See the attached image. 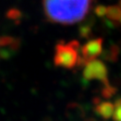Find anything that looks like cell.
<instances>
[{"instance_id": "cell-1", "label": "cell", "mask_w": 121, "mask_h": 121, "mask_svg": "<svg viewBox=\"0 0 121 121\" xmlns=\"http://www.w3.org/2000/svg\"><path fill=\"white\" fill-rule=\"evenodd\" d=\"M46 18L53 23L71 25L82 21L91 0H42Z\"/></svg>"}, {"instance_id": "cell-2", "label": "cell", "mask_w": 121, "mask_h": 121, "mask_svg": "<svg viewBox=\"0 0 121 121\" xmlns=\"http://www.w3.org/2000/svg\"><path fill=\"white\" fill-rule=\"evenodd\" d=\"M80 43L73 39L67 43L59 41L55 47L54 65L65 69H73L77 65L79 59Z\"/></svg>"}, {"instance_id": "cell-3", "label": "cell", "mask_w": 121, "mask_h": 121, "mask_svg": "<svg viewBox=\"0 0 121 121\" xmlns=\"http://www.w3.org/2000/svg\"><path fill=\"white\" fill-rule=\"evenodd\" d=\"M85 80H99L104 85L109 84L108 77V68L101 60L93 59L87 63L82 72Z\"/></svg>"}, {"instance_id": "cell-4", "label": "cell", "mask_w": 121, "mask_h": 121, "mask_svg": "<svg viewBox=\"0 0 121 121\" xmlns=\"http://www.w3.org/2000/svg\"><path fill=\"white\" fill-rule=\"evenodd\" d=\"M102 44H103L102 38L90 39L88 42L84 44L81 48L82 56H79L77 62L78 66L84 67L87 63H89L93 59H96V57L100 56L102 53Z\"/></svg>"}, {"instance_id": "cell-5", "label": "cell", "mask_w": 121, "mask_h": 121, "mask_svg": "<svg viewBox=\"0 0 121 121\" xmlns=\"http://www.w3.org/2000/svg\"><path fill=\"white\" fill-rule=\"evenodd\" d=\"M21 47V39L11 37H0V57L4 60L10 59Z\"/></svg>"}, {"instance_id": "cell-6", "label": "cell", "mask_w": 121, "mask_h": 121, "mask_svg": "<svg viewBox=\"0 0 121 121\" xmlns=\"http://www.w3.org/2000/svg\"><path fill=\"white\" fill-rule=\"evenodd\" d=\"M94 111L99 116L102 117L103 119L107 120L109 119L113 116L115 106L110 101H99V103L94 105Z\"/></svg>"}, {"instance_id": "cell-7", "label": "cell", "mask_w": 121, "mask_h": 121, "mask_svg": "<svg viewBox=\"0 0 121 121\" xmlns=\"http://www.w3.org/2000/svg\"><path fill=\"white\" fill-rule=\"evenodd\" d=\"M119 53H120V48L116 44H112L111 46H109V48L105 49L101 54L102 58L104 60H107L111 63H115L117 62L119 56Z\"/></svg>"}, {"instance_id": "cell-8", "label": "cell", "mask_w": 121, "mask_h": 121, "mask_svg": "<svg viewBox=\"0 0 121 121\" xmlns=\"http://www.w3.org/2000/svg\"><path fill=\"white\" fill-rule=\"evenodd\" d=\"M66 115L68 117H72V118L75 117H82L84 116V110L79 104L70 103L66 108Z\"/></svg>"}, {"instance_id": "cell-9", "label": "cell", "mask_w": 121, "mask_h": 121, "mask_svg": "<svg viewBox=\"0 0 121 121\" xmlns=\"http://www.w3.org/2000/svg\"><path fill=\"white\" fill-rule=\"evenodd\" d=\"M108 19L111 21L117 22L121 18V8L119 5H109L107 7V13H106Z\"/></svg>"}, {"instance_id": "cell-10", "label": "cell", "mask_w": 121, "mask_h": 121, "mask_svg": "<svg viewBox=\"0 0 121 121\" xmlns=\"http://www.w3.org/2000/svg\"><path fill=\"white\" fill-rule=\"evenodd\" d=\"M92 23L89 22H86L83 24H81L78 28L79 35L82 39H89L92 35V29H91Z\"/></svg>"}, {"instance_id": "cell-11", "label": "cell", "mask_w": 121, "mask_h": 121, "mask_svg": "<svg viewBox=\"0 0 121 121\" xmlns=\"http://www.w3.org/2000/svg\"><path fill=\"white\" fill-rule=\"evenodd\" d=\"M117 89L116 87L111 86L110 84H107V85H104V87L101 89L100 94L104 99H110L117 93Z\"/></svg>"}, {"instance_id": "cell-12", "label": "cell", "mask_w": 121, "mask_h": 121, "mask_svg": "<svg viewBox=\"0 0 121 121\" xmlns=\"http://www.w3.org/2000/svg\"><path fill=\"white\" fill-rule=\"evenodd\" d=\"M6 17L13 21H19L22 18V12L17 8H10L6 13Z\"/></svg>"}, {"instance_id": "cell-13", "label": "cell", "mask_w": 121, "mask_h": 121, "mask_svg": "<svg viewBox=\"0 0 121 121\" xmlns=\"http://www.w3.org/2000/svg\"><path fill=\"white\" fill-rule=\"evenodd\" d=\"M94 13L99 18H102L106 15L107 13V6L103 4H99L94 8Z\"/></svg>"}, {"instance_id": "cell-14", "label": "cell", "mask_w": 121, "mask_h": 121, "mask_svg": "<svg viewBox=\"0 0 121 121\" xmlns=\"http://www.w3.org/2000/svg\"><path fill=\"white\" fill-rule=\"evenodd\" d=\"M113 120L121 121V106L116 108V110L113 113Z\"/></svg>"}, {"instance_id": "cell-15", "label": "cell", "mask_w": 121, "mask_h": 121, "mask_svg": "<svg viewBox=\"0 0 121 121\" xmlns=\"http://www.w3.org/2000/svg\"><path fill=\"white\" fill-rule=\"evenodd\" d=\"M114 106H115V108H117V107H119V106H121V97H119V98H117V99H115Z\"/></svg>"}, {"instance_id": "cell-16", "label": "cell", "mask_w": 121, "mask_h": 121, "mask_svg": "<svg viewBox=\"0 0 121 121\" xmlns=\"http://www.w3.org/2000/svg\"><path fill=\"white\" fill-rule=\"evenodd\" d=\"M83 121H97L96 120V118L92 117H86V118H84V120Z\"/></svg>"}, {"instance_id": "cell-17", "label": "cell", "mask_w": 121, "mask_h": 121, "mask_svg": "<svg viewBox=\"0 0 121 121\" xmlns=\"http://www.w3.org/2000/svg\"><path fill=\"white\" fill-rule=\"evenodd\" d=\"M118 4H119V7L121 8V0H119V3H118Z\"/></svg>"}, {"instance_id": "cell-18", "label": "cell", "mask_w": 121, "mask_h": 121, "mask_svg": "<svg viewBox=\"0 0 121 121\" xmlns=\"http://www.w3.org/2000/svg\"><path fill=\"white\" fill-rule=\"evenodd\" d=\"M119 22H120V24H121V18H120V20H119Z\"/></svg>"}]
</instances>
